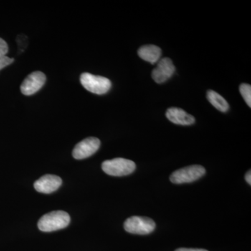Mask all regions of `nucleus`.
Instances as JSON below:
<instances>
[{
  "label": "nucleus",
  "instance_id": "1",
  "mask_svg": "<svg viewBox=\"0 0 251 251\" xmlns=\"http://www.w3.org/2000/svg\"><path fill=\"white\" fill-rule=\"evenodd\" d=\"M70 221V216L68 213L54 211L43 216L38 223V227L43 232H53L67 227Z\"/></svg>",
  "mask_w": 251,
  "mask_h": 251
},
{
  "label": "nucleus",
  "instance_id": "2",
  "mask_svg": "<svg viewBox=\"0 0 251 251\" xmlns=\"http://www.w3.org/2000/svg\"><path fill=\"white\" fill-rule=\"evenodd\" d=\"M136 168L135 163L131 160L117 158L107 160L102 163V169L106 174L115 176H122L133 173Z\"/></svg>",
  "mask_w": 251,
  "mask_h": 251
},
{
  "label": "nucleus",
  "instance_id": "3",
  "mask_svg": "<svg viewBox=\"0 0 251 251\" xmlns=\"http://www.w3.org/2000/svg\"><path fill=\"white\" fill-rule=\"evenodd\" d=\"M80 82L86 90L99 95L106 94L112 86L111 82L107 77L92 75L89 73L81 74Z\"/></svg>",
  "mask_w": 251,
  "mask_h": 251
},
{
  "label": "nucleus",
  "instance_id": "4",
  "mask_svg": "<svg viewBox=\"0 0 251 251\" xmlns=\"http://www.w3.org/2000/svg\"><path fill=\"white\" fill-rule=\"evenodd\" d=\"M205 173L204 167L193 165L175 171L170 176V180L173 184H176L191 183L202 177Z\"/></svg>",
  "mask_w": 251,
  "mask_h": 251
},
{
  "label": "nucleus",
  "instance_id": "5",
  "mask_svg": "<svg viewBox=\"0 0 251 251\" xmlns=\"http://www.w3.org/2000/svg\"><path fill=\"white\" fill-rule=\"evenodd\" d=\"M125 230L131 234H148L152 232L156 224L152 219L143 216H132L126 220Z\"/></svg>",
  "mask_w": 251,
  "mask_h": 251
},
{
  "label": "nucleus",
  "instance_id": "6",
  "mask_svg": "<svg viewBox=\"0 0 251 251\" xmlns=\"http://www.w3.org/2000/svg\"><path fill=\"white\" fill-rule=\"evenodd\" d=\"M100 141L98 138L90 137L77 143L73 150V156L77 160L88 158L98 151Z\"/></svg>",
  "mask_w": 251,
  "mask_h": 251
},
{
  "label": "nucleus",
  "instance_id": "7",
  "mask_svg": "<svg viewBox=\"0 0 251 251\" xmlns=\"http://www.w3.org/2000/svg\"><path fill=\"white\" fill-rule=\"evenodd\" d=\"M175 72L173 61L168 57L160 59L151 73V77L156 83L161 84L169 80Z\"/></svg>",
  "mask_w": 251,
  "mask_h": 251
},
{
  "label": "nucleus",
  "instance_id": "8",
  "mask_svg": "<svg viewBox=\"0 0 251 251\" xmlns=\"http://www.w3.org/2000/svg\"><path fill=\"white\" fill-rule=\"evenodd\" d=\"M46 81V77L44 73L41 72L31 73L23 81L21 86V92L24 95H32L42 88Z\"/></svg>",
  "mask_w": 251,
  "mask_h": 251
},
{
  "label": "nucleus",
  "instance_id": "9",
  "mask_svg": "<svg viewBox=\"0 0 251 251\" xmlns=\"http://www.w3.org/2000/svg\"><path fill=\"white\" fill-rule=\"evenodd\" d=\"M62 184V180L58 176L46 175L34 182V188L39 193H51L57 191Z\"/></svg>",
  "mask_w": 251,
  "mask_h": 251
},
{
  "label": "nucleus",
  "instance_id": "10",
  "mask_svg": "<svg viewBox=\"0 0 251 251\" xmlns=\"http://www.w3.org/2000/svg\"><path fill=\"white\" fill-rule=\"evenodd\" d=\"M166 117L168 120L175 125L188 126L195 123L194 117L181 108H171L166 112Z\"/></svg>",
  "mask_w": 251,
  "mask_h": 251
},
{
  "label": "nucleus",
  "instance_id": "11",
  "mask_svg": "<svg viewBox=\"0 0 251 251\" xmlns=\"http://www.w3.org/2000/svg\"><path fill=\"white\" fill-rule=\"evenodd\" d=\"M138 54L143 60L155 64L160 60L161 50L155 45L143 46L138 50Z\"/></svg>",
  "mask_w": 251,
  "mask_h": 251
},
{
  "label": "nucleus",
  "instance_id": "12",
  "mask_svg": "<svg viewBox=\"0 0 251 251\" xmlns=\"http://www.w3.org/2000/svg\"><path fill=\"white\" fill-rule=\"evenodd\" d=\"M209 103L221 112H226L229 110V104L227 100L214 91L209 90L206 94Z\"/></svg>",
  "mask_w": 251,
  "mask_h": 251
},
{
  "label": "nucleus",
  "instance_id": "13",
  "mask_svg": "<svg viewBox=\"0 0 251 251\" xmlns=\"http://www.w3.org/2000/svg\"><path fill=\"white\" fill-rule=\"evenodd\" d=\"M239 91L246 103L251 107V86L249 84H242L239 87Z\"/></svg>",
  "mask_w": 251,
  "mask_h": 251
},
{
  "label": "nucleus",
  "instance_id": "14",
  "mask_svg": "<svg viewBox=\"0 0 251 251\" xmlns=\"http://www.w3.org/2000/svg\"><path fill=\"white\" fill-rule=\"evenodd\" d=\"M14 62V59L10 58V57H7V56L0 57V70L10 65V64H12Z\"/></svg>",
  "mask_w": 251,
  "mask_h": 251
},
{
  "label": "nucleus",
  "instance_id": "15",
  "mask_svg": "<svg viewBox=\"0 0 251 251\" xmlns=\"http://www.w3.org/2000/svg\"><path fill=\"white\" fill-rule=\"evenodd\" d=\"M8 51H9V47H8L7 44L4 39L0 38V57L6 56Z\"/></svg>",
  "mask_w": 251,
  "mask_h": 251
},
{
  "label": "nucleus",
  "instance_id": "16",
  "mask_svg": "<svg viewBox=\"0 0 251 251\" xmlns=\"http://www.w3.org/2000/svg\"><path fill=\"white\" fill-rule=\"evenodd\" d=\"M175 251H208L205 249H186V248H181V249H176Z\"/></svg>",
  "mask_w": 251,
  "mask_h": 251
},
{
  "label": "nucleus",
  "instance_id": "17",
  "mask_svg": "<svg viewBox=\"0 0 251 251\" xmlns=\"http://www.w3.org/2000/svg\"><path fill=\"white\" fill-rule=\"evenodd\" d=\"M245 179H246V181H247L248 184H249V185L251 184V171L247 172V174H246Z\"/></svg>",
  "mask_w": 251,
  "mask_h": 251
}]
</instances>
